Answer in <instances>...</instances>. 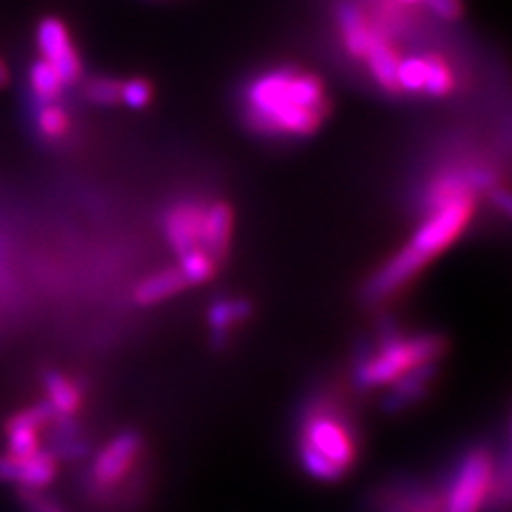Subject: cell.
<instances>
[{
    "label": "cell",
    "mask_w": 512,
    "mask_h": 512,
    "mask_svg": "<svg viewBox=\"0 0 512 512\" xmlns=\"http://www.w3.org/2000/svg\"><path fill=\"white\" fill-rule=\"evenodd\" d=\"M9 82H11L9 67H7V62L0 58V90H5L9 86Z\"/></svg>",
    "instance_id": "obj_30"
},
{
    "label": "cell",
    "mask_w": 512,
    "mask_h": 512,
    "mask_svg": "<svg viewBox=\"0 0 512 512\" xmlns=\"http://www.w3.org/2000/svg\"><path fill=\"white\" fill-rule=\"evenodd\" d=\"M216 267H218V263L203 248H197V250H190V252L182 254L180 265H178V269L182 271V276L188 282V286L210 282L216 274Z\"/></svg>",
    "instance_id": "obj_22"
},
{
    "label": "cell",
    "mask_w": 512,
    "mask_h": 512,
    "mask_svg": "<svg viewBox=\"0 0 512 512\" xmlns=\"http://www.w3.org/2000/svg\"><path fill=\"white\" fill-rule=\"evenodd\" d=\"M186 286H188V282L184 280L182 271L178 267L163 269V271H158V274L141 280L135 286L133 299L137 306L148 308V306H156V303H160V301H167L175 295H180L182 291H186Z\"/></svg>",
    "instance_id": "obj_16"
},
{
    "label": "cell",
    "mask_w": 512,
    "mask_h": 512,
    "mask_svg": "<svg viewBox=\"0 0 512 512\" xmlns=\"http://www.w3.org/2000/svg\"><path fill=\"white\" fill-rule=\"evenodd\" d=\"M402 3H408V5H414V3H421V0H402Z\"/></svg>",
    "instance_id": "obj_31"
},
{
    "label": "cell",
    "mask_w": 512,
    "mask_h": 512,
    "mask_svg": "<svg viewBox=\"0 0 512 512\" xmlns=\"http://www.w3.org/2000/svg\"><path fill=\"white\" fill-rule=\"evenodd\" d=\"M495 451L487 444L468 448L444 485L442 512H483L491 485Z\"/></svg>",
    "instance_id": "obj_5"
},
{
    "label": "cell",
    "mask_w": 512,
    "mask_h": 512,
    "mask_svg": "<svg viewBox=\"0 0 512 512\" xmlns=\"http://www.w3.org/2000/svg\"><path fill=\"white\" fill-rule=\"evenodd\" d=\"M372 512H442L444 487L425 478L395 476L370 495Z\"/></svg>",
    "instance_id": "obj_6"
},
{
    "label": "cell",
    "mask_w": 512,
    "mask_h": 512,
    "mask_svg": "<svg viewBox=\"0 0 512 512\" xmlns=\"http://www.w3.org/2000/svg\"><path fill=\"white\" fill-rule=\"evenodd\" d=\"M41 382L45 391V402L52 406L54 416H75L79 408H82L84 393L79 389V384L69 376L56 370H47Z\"/></svg>",
    "instance_id": "obj_15"
},
{
    "label": "cell",
    "mask_w": 512,
    "mask_h": 512,
    "mask_svg": "<svg viewBox=\"0 0 512 512\" xmlns=\"http://www.w3.org/2000/svg\"><path fill=\"white\" fill-rule=\"evenodd\" d=\"M252 314V303L239 297L216 299L207 310V325H210V342L214 350H222L229 342L233 327L242 325Z\"/></svg>",
    "instance_id": "obj_13"
},
{
    "label": "cell",
    "mask_w": 512,
    "mask_h": 512,
    "mask_svg": "<svg viewBox=\"0 0 512 512\" xmlns=\"http://www.w3.org/2000/svg\"><path fill=\"white\" fill-rule=\"evenodd\" d=\"M491 201L498 205V210L504 216H510V195H508L506 188H493L491 190Z\"/></svg>",
    "instance_id": "obj_29"
},
{
    "label": "cell",
    "mask_w": 512,
    "mask_h": 512,
    "mask_svg": "<svg viewBox=\"0 0 512 512\" xmlns=\"http://www.w3.org/2000/svg\"><path fill=\"white\" fill-rule=\"evenodd\" d=\"M152 99V86L146 82V79H128V82H122L120 90V101L131 107V109H143L148 107Z\"/></svg>",
    "instance_id": "obj_26"
},
{
    "label": "cell",
    "mask_w": 512,
    "mask_h": 512,
    "mask_svg": "<svg viewBox=\"0 0 512 512\" xmlns=\"http://www.w3.org/2000/svg\"><path fill=\"white\" fill-rule=\"evenodd\" d=\"M397 90L404 92H423L425 86V58L412 56L397 62L395 71Z\"/></svg>",
    "instance_id": "obj_24"
},
{
    "label": "cell",
    "mask_w": 512,
    "mask_h": 512,
    "mask_svg": "<svg viewBox=\"0 0 512 512\" xmlns=\"http://www.w3.org/2000/svg\"><path fill=\"white\" fill-rule=\"evenodd\" d=\"M246 111L254 131L308 137L327 116L325 86L316 75L306 71H269L250 84Z\"/></svg>",
    "instance_id": "obj_1"
},
{
    "label": "cell",
    "mask_w": 512,
    "mask_h": 512,
    "mask_svg": "<svg viewBox=\"0 0 512 512\" xmlns=\"http://www.w3.org/2000/svg\"><path fill=\"white\" fill-rule=\"evenodd\" d=\"M448 350V340L442 333L402 335L393 325H384L378 335V348L367 350L357 359L355 384L359 389H376L391 384L412 367L440 361Z\"/></svg>",
    "instance_id": "obj_4"
},
{
    "label": "cell",
    "mask_w": 512,
    "mask_h": 512,
    "mask_svg": "<svg viewBox=\"0 0 512 512\" xmlns=\"http://www.w3.org/2000/svg\"><path fill=\"white\" fill-rule=\"evenodd\" d=\"M438 367H440V361L421 363L412 367V370L404 372L399 378H395L391 382V389L380 402L382 412L397 414L423 402L429 393L431 382H434L438 376Z\"/></svg>",
    "instance_id": "obj_11"
},
{
    "label": "cell",
    "mask_w": 512,
    "mask_h": 512,
    "mask_svg": "<svg viewBox=\"0 0 512 512\" xmlns=\"http://www.w3.org/2000/svg\"><path fill=\"white\" fill-rule=\"evenodd\" d=\"M54 410L45 402L11 414L5 421V446L11 455H30L41 448V431L52 423Z\"/></svg>",
    "instance_id": "obj_10"
},
{
    "label": "cell",
    "mask_w": 512,
    "mask_h": 512,
    "mask_svg": "<svg viewBox=\"0 0 512 512\" xmlns=\"http://www.w3.org/2000/svg\"><path fill=\"white\" fill-rule=\"evenodd\" d=\"M338 24L342 30L346 52L352 58H363L367 43H370V37H372V28L367 26L363 13L355 5L344 3L338 9Z\"/></svg>",
    "instance_id": "obj_19"
},
{
    "label": "cell",
    "mask_w": 512,
    "mask_h": 512,
    "mask_svg": "<svg viewBox=\"0 0 512 512\" xmlns=\"http://www.w3.org/2000/svg\"><path fill=\"white\" fill-rule=\"evenodd\" d=\"M35 41L41 52V58L52 64L64 86H73L82 79V71H84L82 60H79L69 35V28L64 26L62 20L54 18V15L43 18L37 24Z\"/></svg>",
    "instance_id": "obj_8"
},
{
    "label": "cell",
    "mask_w": 512,
    "mask_h": 512,
    "mask_svg": "<svg viewBox=\"0 0 512 512\" xmlns=\"http://www.w3.org/2000/svg\"><path fill=\"white\" fill-rule=\"evenodd\" d=\"M472 214L474 195L459 197L431 212V216L414 231L410 242L367 280L363 288V299L367 303H380L393 297L427 263L434 261L440 252L455 242L463 229L468 227Z\"/></svg>",
    "instance_id": "obj_3"
},
{
    "label": "cell",
    "mask_w": 512,
    "mask_h": 512,
    "mask_svg": "<svg viewBox=\"0 0 512 512\" xmlns=\"http://www.w3.org/2000/svg\"><path fill=\"white\" fill-rule=\"evenodd\" d=\"M143 440L133 429H126L122 434L111 438L90 466V483L96 493H111L122 480L135 468L141 455Z\"/></svg>",
    "instance_id": "obj_7"
},
{
    "label": "cell",
    "mask_w": 512,
    "mask_h": 512,
    "mask_svg": "<svg viewBox=\"0 0 512 512\" xmlns=\"http://www.w3.org/2000/svg\"><path fill=\"white\" fill-rule=\"evenodd\" d=\"M297 455L303 472L318 483H338L359 459V431L331 393L312 395L299 414Z\"/></svg>",
    "instance_id": "obj_2"
},
{
    "label": "cell",
    "mask_w": 512,
    "mask_h": 512,
    "mask_svg": "<svg viewBox=\"0 0 512 512\" xmlns=\"http://www.w3.org/2000/svg\"><path fill=\"white\" fill-rule=\"evenodd\" d=\"M28 84L32 94H35L37 103H47V101H56L64 84L60 75L56 73V69L52 67L50 62L35 60L30 64V71H28Z\"/></svg>",
    "instance_id": "obj_20"
},
{
    "label": "cell",
    "mask_w": 512,
    "mask_h": 512,
    "mask_svg": "<svg viewBox=\"0 0 512 512\" xmlns=\"http://www.w3.org/2000/svg\"><path fill=\"white\" fill-rule=\"evenodd\" d=\"M367 60V67H370L372 77L378 82L380 88L384 90H397L395 84V71H397V54L393 50V45L387 41V37L378 35V32H372L370 43H367V50L365 56Z\"/></svg>",
    "instance_id": "obj_17"
},
{
    "label": "cell",
    "mask_w": 512,
    "mask_h": 512,
    "mask_svg": "<svg viewBox=\"0 0 512 512\" xmlns=\"http://www.w3.org/2000/svg\"><path fill=\"white\" fill-rule=\"evenodd\" d=\"M203 220H205V207L199 203H180L171 207L165 220V235L171 250L182 256L190 250L201 248L203 239Z\"/></svg>",
    "instance_id": "obj_12"
},
{
    "label": "cell",
    "mask_w": 512,
    "mask_h": 512,
    "mask_svg": "<svg viewBox=\"0 0 512 512\" xmlns=\"http://www.w3.org/2000/svg\"><path fill=\"white\" fill-rule=\"evenodd\" d=\"M20 502L26 512H64L60 504L47 498L41 491H20Z\"/></svg>",
    "instance_id": "obj_27"
},
{
    "label": "cell",
    "mask_w": 512,
    "mask_h": 512,
    "mask_svg": "<svg viewBox=\"0 0 512 512\" xmlns=\"http://www.w3.org/2000/svg\"><path fill=\"white\" fill-rule=\"evenodd\" d=\"M122 82L114 77H90L84 84V96L94 105H116L120 103Z\"/></svg>",
    "instance_id": "obj_25"
},
{
    "label": "cell",
    "mask_w": 512,
    "mask_h": 512,
    "mask_svg": "<svg viewBox=\"0 0 512 512\" xmlns=\"http://www.w3.org/2000/svg\"><path fill=\"white\" fill-rule=\"evenodd\" d=\"M233 233V212L227 203H214L205 210L201 248L220 263L227 256Z\"/></svg>",
    "instance_id": "obj_14"
},
{
    "label": "cell",
    "mask_w": 512,
    "mask_h": 512,
    "mask_svg": "<svg viewBox=\"0 0 512 512\" xmlns=\"http://www.w3.org/2000/svg\"><path fill=\"white\" fill-rule=\"evenodd\" d=\"M58 476V457L50 448L30 455L0 453V483L15 485L18 491H43Z\"/></svg>",
    "instance_id": "obj_9"
},
{
    "label": "cell",
    "mask_w": 512,
    "mask_h": 512,
    "mask_svg": "<svg viewBox=\"0 0 512 512\" xmlns=\"http://www.w3.org/2000/svg\"><path fill=\"white\" fill-rule=\"evenodd\" d=\"M37 131L41 137L56 141L62 139L69 133V114L64 111L62 105L56 101H47V103H37V116H35Z\"/></svg>",
    "instance_id": "obj_21"
},
{
    "label": "cell",
    "mask_w": 512,
    "mask_h": 512,
    "mask_svg": "<svg viewBox=\"0 0 512 512\" xmlns=\"http://www.w3.org/2000/svg\"><path fill=\"white\" fill-rule=\"evenodd\" d=\"M510 510V442L504 440L500 453H495L491 485L483 512H508Z\"/></svg>",
    "instance_id": "obj_18"
},
{
    "label": "cell",
    "mask_w": 512,
    "mask_h": 512,
    "mask_svg": "<svg viewBox=\"0 0 512 512\" xmlns=\"http://www.w3.org/2000/svg\"><path fill=\"white\" fill-rule=\"evenodd\" d=\"M453 73L440 56L425 58V86L423 92L431 96H446L453 90Z\"/></svg>",
    "instance_id": "obj_23"
},
{
    "label": "cell",
    "mask_w": 512,
    "mask_h": 512,
    "mask_svg": "<svg viewBox=\"0 0 512 512\" xmlns=\"http://www.w3.org/2000/svg\"><path fill=\"white\" fill-rule=\"evenodd\" d=\"M425 3L442 20H457L461 15L459 0H425Z\"/></svg>",
    "instance_id": "obj_28"
}]
</instances>
